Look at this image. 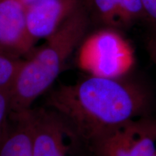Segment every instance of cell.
<instances>
[{"instance_id": "cell-1", "label": "cell", "mask_w": 156, "mask_h": 156, "mask_svg": "<svg viewBox=\"0 0 156 156\" xmlns=\"http://www.w3.org/2000/svg\"><path fill=\"white\" fill-rule=\"evenodd\" d=\"M148 94L119 76L94 75L52 90L46 106L64 117L87 147L117 126L142 117Z\"/></svg>"}, {"instance_id": "cell-2", "label": "cell", "mask_w": 156, "mask_h": 156, "mask_svg": "<svg viewBox=\"0 0 156 156\" xmlns=\"http://www.w3.org/2000/svg\"><path fill=\"white\" fill-rule=\"evenodd\" d=\"M90 25L83 4L45 43L23 60L11 85L13 112L32 108L41 95L50 89L64 67L87 36Z\"/></svg>"}, {"instance_id": "cell-3", "label": "cell", "mask_w": 156, "mask_h": 156, "mask_svg": "<svg viewBox=\"0 0 156 156\" xmlns=\"http://www.w3.org/2000/svg\"><path fill=\"white\" fill-rule=\"evenodd\" d=\"M30 116L32 156H71L85 145L73 126L53 109L31 108Z\"/></svg>"}, {"instance_id": "cell-4", "label": "cell", "mask_w": 156, "mask_h": 156, "mask_svg": "<svg viewBox=\"0 0 156 156\" xmlns=\"http://www.w3.org/2000/svg\"><path fill=\"white\" fill-rule=\"evenodd\" d=\"M80 48V62L94 75L119 76L133 58L130 46L114 29L101 28L85 37Z\"/></svg>"}, {"instance_id": "cell-5", "label": "cell", "mask_w": 156, "mask_h": 156, "mask_svg": "<svg viewBox=\"0 0 156 156\" xmlns=\"http://www.w3.org/2000/svg\"><path fill=\"white\" fill-rule=\"evenodd\" d=\"M94 156H154L156 122L144 117L117 126L87 146Z\"/></svg>"}, {"instance_id": "cell-6", "label": "cell", "mask_w": 156, "mask_h": 156, "mask_svg": "<svg viewBox=\"0 0 156 156\" xmlns=\"http://www.w3.org/2000/svg\"><path fill=\"white\" fill-rule=\"evenodd\" d=\"M36 43L28 28L25 4L21 0H0V51L24 59L34 51Z\"/></svg>"}, {"instance_id": "cell-7", "label": "cell", "mask_w": 156, "mask_h": 156, "mask_svg": "<svg viewBox=\"0 0 156 156\" xmlns=\"http://www.w3.org/2000/svg\"><path fill=\"white\" fill-rule=\"evenodd\" d=\"M90 24L118 30L132 26L145 14L141 0H83Z\"/></svg>"}, {"instance_id": "cell-8", "label": "cell", "mask_w": 156, "mask_h": 156, "mask_svg": "<svg viewBox=\"0 0 156 156\" xmlns=\"http://www.w3.org/2000/svg\"><path fill=\"white\" fill-rule=\"evenodd\" d=\"M83 0H46L26 7L29 32L37 42L53 34Z\"/></svg>"}, {"instance_id": "cell-9", "label": "cell", "mask_w": 156, "mask_h": 156, "mask_svg": "<svg viewBox=\"0 0 156 156\" xmlns=\"http://www.w3.org/2000/svg\"><path fill=\"white\" fill-rule=\"evenodd\" d=\"M30 109L12 113L0 140V156H32Z\"/></svg>"}, {"instance_id": "cell-10", "label": "cell", "mask_w": 156, "mask_h": 156, "mask_svg": "<svg viewBox=\"0 0 156 156\" xmlns=\"http://www.w3.org/2000/svg\"><path fill=\"white\" fill-rule=\"evenodd\" d=\"M23 60L11 57L0 51V86L12 85Z\"/></svg>"}, {"instance_id": "cell-11", "label": "cell", "mask_w": 156, "mask_h": 156, "mask_svg": "<svg viewBox=\"0 0 156 156\" xmlns=\"http://www.w3.org/2000/svg\"><path fill=\"white\" fill-rule=\"evenodd\" d=\"M13 112L11 85L0 86V140L2 137Z\"/></svg>"}, {"instance_id": "cell-12", "label": "cell", "mask_w": 156, "mask_h": 156, "mask_svg": "<svg viewBox=\"0 0 156 156\" xmlns=\"http://www.w3.org/2000/svg\"><path fill=\"white\" fill-rule=\"evenodd\" d=\"M145 14V19L155 27L156 30V0H141Z\"/></svg>"}, {"instance_id": "cell-13", "label": "cell", "mask_w": 156, "mask_h": 156, "mask_svg": "<svg viewBox=\"0 0 156 156\" xmlns=\"http://www.w3.org/2000/svg\"><path fill=\"white\" fill-rule=\"evenodd\" d=\"M147 48L152 60L156 65V35H155L148 42Z\"/></svg>"}, {"instance_id": "cell-14", "label": "cell", "mask_w": 156, "mask_h": 156, "mask_svg": "<svg viewBox=\"0 0 156 156\" xmlns=\"http://www.w3.org/2000/svg\"><path fill=\"white\" fill-rule=\"evenodd\" d=\"M23 3L25 4V5L28 6L30 5H33V4L39 2H43V1H46V0H21Z\"/></svg>"}, {"instance_id": "cell-15", "label": "cell", "mask_w": 156, "mask_h": 156, "mask_svg": "<svg viewBox=\"0 0 156 156\" xmlns=\"http://www.w3.org/2000/svg\"><path fill=\"white\" fill-rule=\"evenodd\" d=\"M154 156H156V154H155V155H154Z\"/></svg>"}]
</instances>
